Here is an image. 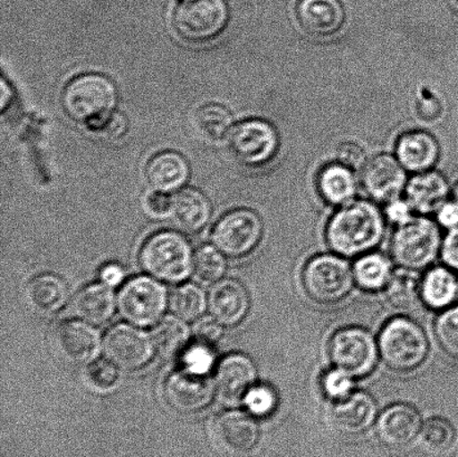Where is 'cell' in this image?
Listing matches in <instances>:
<instances>
[{"label": "cell", "instance_id": "40", "mask_svg": "<svg viewBox=\"0 0 458 457\" xmlns=\"http://www.w3.org/2000/svg\"><path fill=\"white\" fill-rule=\"evenodd\" d=\"M85 377L98 392H109L119 382V369L109 360H98L89 365Z\"/></svg>", "mask_w": 458, "mask_h": 457}, {"label": "cell", "instance_id": "27", "mask_svg": "<svg viewBox=\"0 0 458 457\" xmlns=\"http://www.w3.org/2000/svg\"><path fill=\"white\" fill-rule=\"evenodd\" d=\"M448 183L441 173L425 172L408 182L407 201L415 212L428 215L437 212L447 201Z\"/></svg>", "mask_w": 458, "mask_h": 457}, {"label": "cell", "instance_id": "36", "mask_svg": "<svg viewBox=\"0 0 458 457\" xmlns=\"http://www.w3.org/2000/svg\"><path fill=\"white\" fill-rule=\"evenodd\" d=\"M420 438L421 444L430 452L442 453L453 445L455 441V429L447 419L432 418L421 427Z\"/></svg>", "mask_w": 458, "mask_h": 457}, {"label": "cell", "instance_id": "47", "mask_svg": "<svg viewBox=\"0 0 458 457\" xmlns=\"http://www.w3.org/2000/svg\"><path fill=\"white\" fill-rule=\"evenodd\" d=\"M412 208L407 200L394 199L390 201L386 208V216L390 223L401 226L403 224L410 222L412 218Z\"/></svg>", "mask_w": 458, "mask_h": 457}, {"label": "cell", "instance_id": "19", "mask_svg": "<svg viewBox=\"0 0 458 457\" xmlns=\"http://www.w3.org/2000/svg\"><path fill=\"white\" fill-rule=\"evenodd\" d=\"M215 440L224 450L244 454L254 449L259 440V427L254 416L245 411H224L213 425Z\"/></svg>", "mask_w": 458, "mask_h": 457}, {"label": "cell", "instance_id": "50", "mask_svg": "<svg viewBox=\"0 0 458 457\" xmlns=\"http://www.w3.org/2000/svg\"><path fill=\"white\" fill-rule=\"evenodd\" d=\"M454 200L458 204V183H457V186L455 187V190H454Z\"/></svg>", "mask_w": 458, "mask_h": 457}, {"label": "cell", "instance_id": "29", "mask_svg": "<svg viewBox=\"0 0 458 457\" xmlns=\"http://www.w3.org/2000/svg\"><path fill=\"white\" fill-rule=\"evenodd\" d=\"M318 190L327 204L344 206L352 203L357 192L352 169L340 163L326 165L318 173Z\"/></svg>", "mask_w": 458, "mask_h": 457}, {"label": "cell", "instance_id": "34", "mask_svg": "<svg viewBox=\"0 0 458 457\" xmlns=\"http://www.w3.org/2000/svg\"><path fill=\"white\" fill-rule=\"evenodd\" d=\"M174 316L187 322L196 321L204 316L208 308V297L199 285L183 284L174 290L169 302Z\"/></svg>", "mask_w": 458, "mask_h": 457}, {"label": "cell", "instance_id": "39", "mask_svg": "<svg viewBox=\"0 0 458 457\" xmlns=\"http://www.w3.org/2000/svg\"><path fill=\"white\" fill-rule=\"evenodd\" d=\"M354 377L339 368L327 370L321 379V388L331 402L344 400L354 392Z\"/></svg>", "mask_w": 458, "mask_h": 457}, {"label": "cell", "instance_id": "33", "mask_svg": "<svg viewBox=\"0 0 458 457\" xmlns=\"http://www.w3.org/2000/svg\"><path fill=\"white\" fill-rule=\"evenodd\" d=\"M194 127L204 140L219 143L228 139L233 130V115L221 105H206L196 112Z\"/></svg>", "mask_w": 458, "mask_h": 457}, {"label": "cell", "instance_id": "41", "mask_svg": "<svg viewBox=\"0 0 458 457\" xmlns=\"http://www.w3.org/2000/svg\"><path fill=\"white\" fill-rule=\"evenodd\" d=\"M89 131L109 141H118L128 131V121L119 112H112L98 123L88 125Z\"/></svg>", "mask_w": 458, "mask_h": 457}, {"label": "cell", "instance_id": "48", "mask_svg": "<svg viewBox=\"0 0 458 457\" xmlns=\"http://www.w3.org/2000/svg\"><path fill=\"white\" fill-rule=\"evenodd\" d=\"M437 213L439 225L450 231L458 227V204L454 199L446 201Z\"/></svg>", "mask_w": 458, "mask_h": 457}, {"label": "cell", "instance_id": "3", "mask_svg": "<svg viewBox=\"0 0 458 457\" xmlns=\"http://www.w3.org/2000/svg\"><path fill=\"white\" fill-rule=\"evenodd\" d=\"M379 355L390 369L410 373L424 364L429 343L424 330L406 317L386 322L378 337Z\"/></svg>", "mask_w": 458, "mask_h": 457}, {"label": "cell", "instance_id": "15", "mask_svg": "<svg viewBox=\"0 0 458 457\" xmlns=\"http://www.w3.org/2000/svg\"><path fill=\"white\" fill-rule=\"evenodd\" d=\"M258 377V367L249 356L231 353L224 357L215 374L218 400L226 406L241 404Z\"/></svg>", "mask_w": 458, "mask_h": 457}, {"label": "cell", "instance_id": "9", "mask_svg": "<svg viewBox=\"0 0 458 457\" xmlns=\"http://www.w3.org/2000/svg\"><path fill=\"white\" fill-rule=\"evenodd\" d=\"M379 357L378 340L360 326L340 329L330 340L332 365L354 378L369 376L378 364Z\"/></svg>", "mask_w": 458, "mask_h": 457}, {"label": "cell", "instance_id": "17", "mask_svg": "<svg viewBox=\"0 0 458 457\" xmlns=\"http://www.w3.org/2000/svg\"><path fill=\"white\" fill-rule=\"evenodd\" d=\"M423 420L414 406L397 402L381 411L376 420V433L381 443L393 449L411 444L420 436Z\"/></svg>", "mask_w": 458, "mask_h": 457}, {"label": "cell", "instance_id": "37", "mask_svg": "<svg viewBox=\"0 0 458 457\" xmlns=\"http://www.w3.org/2000/svg\"><path fill=\"white\" fill-rule=\"evenodd\" d=\"M434 329L443 351L458 360V306L443 310L435 321Z\"/></svg>", "mask_w": 458, "mask_h": 457}, {"label": "cell", "instance_id": "44", "mask_svg": "<svg viewBox=\"0 0 458 457\" xmlns=\"http://www.w3.org/2000/svg\"><path fill=\"white\" fill-rule=\"evenodd\" d=\"M340 164L347 165L350 169H359L366 161V154L356 142H345L339 147L336 152Z\"/></svg>", "mask_w": 458, "mask_h": 457}, {"label": "cell", "instance_id": "10", "mask_svg": "<svg viewBox=\"0 0 458 457\" xmlns=\"http://www.w3.org/2000/svg\"><path fill=\"white\" fill-rule=\"evenodd\" d=\"M263 231L262 219L253 210L235 209L219 219L213 230L212 241L226 258H242L258 248Z\"/></svg>", "mask_w": 458, "mask_h": 457}, {"label": "cell", "instance_id": "8", "mask_svg": "<svg viewBox=\"0 0 458 457\" xmlns=\"http://www.w3.org/2000/svg\"><path fill=\"white\" fill-rule=\"evenodd\" d=\"M228 20L225 0H182L174 9L173 24L182 39L205 44L225 30Z\"/></svg>", "mask_w": 458, "mask_h": 457}, {"label": "cell", "instance_id": "43", "mask_svg": "<svg viewBox=\"0 0 458 457\" xmlns=\"http://www.w3.org/2000/svg\"><path fill=\"white\" fill-rule=\"evenodd\" d=\"M223 328L214 317H204L195 326L197 342L214 346L223 337Z\"/></svg>", "mask_w": 458, "mask_h": 457}, {"label": "cell", "instance_id": "35", "mask_svg": "<svg viewBox=\"0 0 458 457\" xmlns=\"http://www.w3.org/2000/svg\"><path fill=\"white\" fill-rule=\"evenodd\" d=\"M226 270V257L215 246L203 245L196 250L194 275L200 284L206 285L217 284L225 275Z\"/></svg>", "mask_w": 458, "mask_h": 457}, {"label": "cell", "instance_id": "32", "mask_svg": "<svg viewBox=\"0 0 458 457\" xmlns=\"http://www.w3.org/2000/svg\"><path fill=\"white\" fill-rule=\"evenodd\" d=\"M394 271L392 261L376 252L361 255L353 266L356 284L370 293L383 292Z\"/></svg>", "mask_w": 458, "mask_h": 457}, {"label": "cell", "instance_id": "45", "mask_svg": "<svg viewBox=\"0 0 458 457\" xmlns=\"http://www.w3.org/2000/svg\"><path fill=\"white\" fill-rule=\"evenodd\" d=\"M173 207V197H169L165 192L154 191L148 196L147 209L148 212L155 217L170 216Z\"/></svg>", "mask_w": 458, "mask_h": 457}, {"label": "cell", "instance_id": "49", "mask_svg": "<svg viewBox=\"0 0 458 457\" xmlns=\"http://www.w3.org/2000/svg\"><path fill=\"white\" fill-rule=\"evenodd\" d=\"M100 279L102 284L109 285L111 288H116L124 280L123 268L118 266V264H106V266L101 268Z\"/></svg>", "mask_w": 458, "mask_h": 457}, {"label": "cell", "instance_id": "16", "mask_svg": "<svg viewBox=\"0 0 458 457\" xmlns=\"http://www.w3.org/2000/svg\"><path fill=\"white\" fill-rule=\"evenodd\" d=\"M362 182L372 199L389 204L399 199L405 187V168L394 157L379 155L368 161Z\"/></svg>", "mask_w": 458, "mask_h": 457}, {"label": "cell", "instance_id": "6", "mask_svg": "<svg viewBox=\"0 0 458 457\" xmlns=\"http://www.w3.org/2000/svg\"><path fill=\"white\" fill-rule=\"evenodd\" d=\"M354 284L353 267L338 254H321L305 264L302 284L314 302L335 304L352 292Z\"/></svg>", "mask_w": 458, "mask_h": 457}, {"label": "cell", "instance_id": "13", "mask_svg": "<svg viewBox=\"0 0 458 457\" xmlns=\"http://www.w3.org/2000/svg\"><path fill=\"white\" fill-rule=\"evenodd\" d=\"M164 393L173 410L182 414H195L208 409L216 395V386L208 374L183 368L169 375Z\"/></svg>", "mask_w": 458, "mask_h": 457}, {"label": "cell", "instance_id": "23", "mask_svg": "<svg viewBox=\"0 0 458 457\" xmlns=\"http://www.w3.org/2000/svg\"><path fill=\"white\" fill-rule=\"evenodd\" d=\"M146 178L152 190L170 194L185 186L190 178V165L177 152H160L148 163Z\"/></svg>", "mask_w": 458, "mask_h": 457}, {"label": "cell", "instance_id": "7", "mask_svg": "<svg viewBox=\"0 0 458 457\" xmlns=\"http://www.w3.org/2000/svg\"><path fill=\"white\" fill-rule=\"evenodd\" d=\"M168 291L152 276H137L123 285L118 293V311L130 325L156 326L169 306Z\"/></svg>", "mask_w": 458, "mask_h": 457}, {"label": "cell", "instance_id": "5", "mask_svg": "<svg viewBox=\"0 0 458 457\" xmlns=\"http://www.w3.org/2000/svg\"><path fill=\"white\" fill-rule=\"evenodd\" d=\"M441 231L432 219L412 217L397 226L392 240V255L399 267L423 271L437 258L442 250Z\"/></svg>", "mask_w": 458, "mask_h": 457}, {"label": "cell", "instance_id": "42", "mask_svg": "<svg viewBox=\"0 0 458 457\" xmlns=\"http://www.w3.org/2000/svg\"><path fill=\"white\" fill-rule=\"evenodd\" d=\"M212 346L197 343L183 352V368L194 373L208 374L214 364Z\"/></svg>", "mask_w": 458, "mask_h": 457}, {"label": "cell", "instance_id": "25", "mask_svg": "<svg viewBox=\"0 0 458 457\" xmlns=\"http://www.w3.org/2000/svg\"><path fill=\"white\" fill-rule=\"evenodd\" d=\"M396 154L403 168L414 173H425L437 163L439 147L429 133L411 131L399 138Z\"/></svg>", "mask_w": 458, "mask_h": 457}, {"label": "cell", "instance_id": "12", "mask_svg": "<svg viewBox=\"0 0 458 457\" xmlns=\"http://www.w3.org/2000/svg\"><path fill=\"white\" fill-rule=\"evenodd\" d=\"M229 150L247 167L267 164L276 154L278 137L272 124L263 120H246L233 128L227 139Z\"/></svg>", "mask_w": 458, "mask_h": 457}, {"label": "cell", "instance_id": "1", "mask_svg": "<svg viewBox=\"0 0 458 457\" xmlns=\"http://www.w3.org/2000/svg\"><path fill=\"white\" fill-rule=\"evenodd\" d=\"M385 231V219L378 207L367 200L352 201L331 217L326 240L332 252L352 258L374 252Z\"/></svg>", "mask_w": 458, "mask_h": 457}, {"label": "cell", "instance_id": "24", "mask_svg": "<svg viewBox=\"0 0 458 457\" xmlns=\"http://www.w3.org/2000/svg\"><path fill=\"white\" fill-rule=\"evenodd\" d=\"M69 288L60 276L40 275L34 277L25 289L27 306L38 315H54L69 301Z\"/></svg>", "mask_w": 458, "mask_h": 457}, {"label": "cell", "instance_id": "4", "mask_svg": "<svg viewBox=\"0 0 458 457\" xmlns=\"http://www.w3.org/2000/svg\"><path fill=\"white\" fill-rule=\"evenodd\" d=\"M118 91L110 79L100 74H83L66 85L62 106L75 123L89 125L114 112Z\"/></svg>", "mask_w": 458, "mask_h": 457}, {"label": "cell", "instance_id": "46", "mask_svg": "<svg viewBox=\"0 0 458 457\" xmlns=\"http://www.w3.org/2000/svg\"><path fill=\"white\" fill-rule=\"evenodd\" d=\"M441 255L444 264L458 272V227L451 230L444 239Z\"/></svg>", "mask_w": 458, "mask_h": 457}, {"label": "cell", "instance_id": "31", "mask_svg": "<svg viewBox=\"0 0 458 457\" xmlns=\"http://www.w3.org/2000/svg\"><path fill=\"white\" fill-rule=\"evenodd\" d=\"M421 277L419 272L399 267L383 290L389 307L398 311H411L421 302Z\"/></svg>", "mask_w": 458, "mask_h": 457}, {"label": "cell", "instance_id": "30", "mask_svg": "<svg viewBox=\"0 0 458 457\" xmlns=\"http://www.w3.org/2000/svg\"><path fill=\"white\" fill-rule=\"evenodd\" d=\"M156 351L164 360H173L187 351L191 329L187 321L177 316L163 317L152 330Z\"/></svg>", "mask_w": 458, "mask_h": 457}, {"label": "cell", "instance_id": "2", "mask_svg": "<svg viewBox=\"0 0 458 457\" xmlns=\"http://www.w3.org/2000/svg\"><path fill=\"white\" fill-rule=\"evenodd\" d=\"M195 254L186 237L174 231H161L143 243L139 262L143 271L168 284L185 282L194 272Z\"/></svg>", "mask_w": 458, "mask_h": 457}, {"label": "cell", "instance_id": "18", "mask_svg": "<svg viewBox=\"0 0 458 457\" xmlns=\"http://www.w3.org/2000/svg\"><path fill=\"white\" fill-rule=\"evenodd\" d=\"M331 404V424L345 436L366 432L378 419V407L374 397L366 392H353L352 395Z\"/></svg>", "mask_w": 458, "mask_h": 457}, {"label": "cell", "instance_id": "38", "mask_svg": "<svg viewBox=\"0 0 458 457\" xmlns=\"http://www.w3.org/2000/svg\"><path fill=\"white\" fill-rule=\"evenodd\" d=\"M247 413L255 419H267L276 410L278 397L274 388L265 384H255L242 401Z\"/></svg>", "mask_w": 458, "mask_h": 457}, {"label": "cell", "instance_id": "22", "mask_svg": "<svg viewBox=\"0 0 458 457\" xmlns=\"http://www.w3.org/2000/svg\"><path fill=\"white\" fill-rule=\"evenodd\" d=\"M118 297L114 288L105 284L85 286L72 303V311L78 319L92 326H102L114 317Z\"/></svg>", "mask_w": 458, "mask_h": 457}, {"label": "cell", "instance_id": "28", "mask_svg": "<svg viewBox=\"0 0 458 457\" xmlns=\"http://www.w3.org/2000/svg\"><path fill=\"white\" fill-rule=\"evenodd\" d=\"M421 302L435 311L454 306L458 299L456 272L446 266L430 267L421 277Z\"/></svg>", "mask_w": 458, "mask_h": 457}, {"label": "cell", "instance_id": "20", "mask_svg": "<svg viewBox=\"0 0 458 457\" xmlns=\"http://www.w3.org/2000/svg\"><path fill=\"white\" fill-rule=\"evenodd\" d=\"M210 316L223 326L232 328L242 324L249 315V291L240 281L224 279L213 285L208 294Z\"/></svg>", "mask_w": 458, "mask_h": 457}, {"label": "cell", "instance_id": "21", "mask_svg": "<svg viewBox=\"0 0 458 457\" xmlns=\"http://www.w3.org/2000/svg\"><path fill=\"white\" fill-rule=\"evenodd\" d=\"M296 16L310 35L327 38L336 33L344 22V9L339 0H300Z\"/></svg>", "mask_w": 458, "mask_h": 457}, {"label": "cell", "instance_id": "11", "mask_svg": "<svg viewBox=\"0 0 458 457\" xmlns=\"http://www.w3.org/2000/svg\"><path fill=\"white\" fill-rule=\"evenodd\" d=\"M102 347L107 360L127 371L149 365L157 352L152 335L140 326L127 324L111 326L103 338Z\"/></svg>", "mask_w": 458, "mask_h": 457}, {"label": "cell", "instance_id": "26", "mask_svg": "<svg viewBox=\"0 0 458 457\" xmlns=\"http://www.w3.org/2000/svg\"><path fill=\"white\" fill-rule=\"evenodd\" d=\"M170 217L179 230L194 234L208 225L212 217V205L203 192L187 188L173 197Z\"/></svg>", "mask_w": 458, "mask_h": 457}, {"label": "cell", "instance_id": "14", "mask_svg": "<svg viewBox=\"0 0 458 457\" xmlns=\"http://www.w3.org/2000/svg\"><path fill=\"white\" fill-rule=\"evenodd\" d=\"M56 352L70 364H91L101 351L103 340L94 326L82 320H66L53 333Z\"/></svg>", "mask_w": 458, "mask_h": 457}]
</instances>
